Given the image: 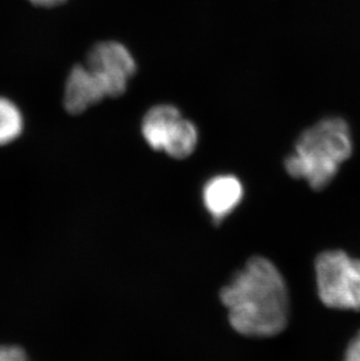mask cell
<instances>
[{"instance_id":"cell-1","label":"cell","mask_w":360,"mask_h":361,"mask_svg":"<svg viewBox=\"0 0 360 361\" xmlns=\"http://www.w3.org/2000/svg\"><path fill=\"white\" fill-rule=\"evenodd\" d=\"M228 319L239 334L272 337L288 324L289 296L286 282L269 259L254 256L220 291Z\"/></svg>"},{"instance_id":"cell-4","label":"cell","mask_w":360,"mask_h":361,"mask_svg":"<svg viewBox=\"0 0 360 361\" xmlns=\"http://www.w3.org/2000/svg\"><path fill=\"white\" fill-rule=\"evenodd\" d=\"M142 133L152 149L165 151L177 159L188 157L199 140L197 126L171 104L151 108L142 122Z\"/></svg>"},{"instance_id":"cell-2","label":"cell","mask_w":360,"mask_h":361,"mask_svg":"<svg viewBox=\"0 0 360 361\" xmlns=\"http://www.w3.org/2000/svg\"><path fill=\"white\" fill-rule=\"evenodd\" d=\"M351 130L340 117H330L306 130L284 165L292 177L304 179L313 190H323L352 154Z\"/></svg>"},{"instance_id":"cell-8","label":"cell","mask_w":360,"mask_h":361,"mask_svg":"<svg viewBox=\"0 0 360 361\" xmlns=\"http://www.w3.org/2000/svg\"><path fill=\"white\" fill-rule=\"evenodd\" d=\"M24 131V116L19 106L0 96V147L18 140Z\"/></svg>"},{"instance_id":"cell-3","label":"cell","mask_w":360,"mask_h":361,"mask_svg":"<svg viewBox=\"0 0 360 361\" xmlns=\"http://www.w3.org/2000/svg\"><path fill=\"white\" fill-rule=\"evenodd\" d=\"M322 303L338 310H360V259L342 250H329L315 262Z\"/></svg>"},{"instance_id":"cell-6","label":"cell","mask_w":360,"mask_h":361,"mask_svg":"<svg viewBox=\"0 0 360 361\" xmlns=\"http://www.w3.org/2000/svg\"><path fill=\"white\" fill-rule=\"evenodd\" d=\"M108 97L102 83L85 65L73 67L66 81L64 106L67 113L80 115Z\"/></svg>"},{"instance_id":"cell-11","label":"cell","mask_w":360,"mask_h":361,"mask_svg":"<svg viewBox=\"0 0 360 361\" xmlns=\"http://www.w3.org/2000/svg\"><path fill=\"white\" fill-rule=\"evenodd\" d=\"M33 5L37 7H46V8H51V7H56L61 4L65 3L66 0H30Z\"/></svg>"},{"instance_id":"cell-5","label":"cell","mask_w":360,"mask_h":361,"mask_svg":"<svg viewBox=\"0 0 360 361\" xmlns=\"http://www.w3.org/2000/svg\"><path fill=\"white\" fill-rule=\"evenodd\" d=\"M85 66L102 83L108 97L123 95L137 69L129 49L116 41H104L92 46Z\"/></svg>"},{"instance_id":"cell-10","label":"cell","mask_w":360,"mask_h":361,"mask_svg":"<svg viewBox=\"0 0 360 361\" xmlns=\"http://www.w3.org/2000/svg\"><path fill=\"white\" fill-rule=\"evenodd\" d=\"M344 361H360V331L347 346Z\"/></svg>"},{"instance_id":"cell-7","label":"cell","mask_w":360,"mask_h":361,"mask_svg":"<svg viewBox=\"0 0 360 361\" xmlns=\"http://www.w3.org/2000/svg\"><path fill=\"white\" fill-rule=\"evenodd\" d=\"M244 188L238 178L217 176L208 181L204 188V202L215 219L220 222L241 200Z\"/></svg>"},{"instance_id":"cell-9","label":"cell","mask_w":360,"mask_h":361,"mask_svg":"<svg viewBox=\"0 0 360 361\" xmlns=\"http://www.w3.org/2000/svg\"><path fill=\"white\" fill-rule=\"evenodd\" d=\"M0 361H30L24 350L18 346H0Z\"/></svg>"}]
</instances>
